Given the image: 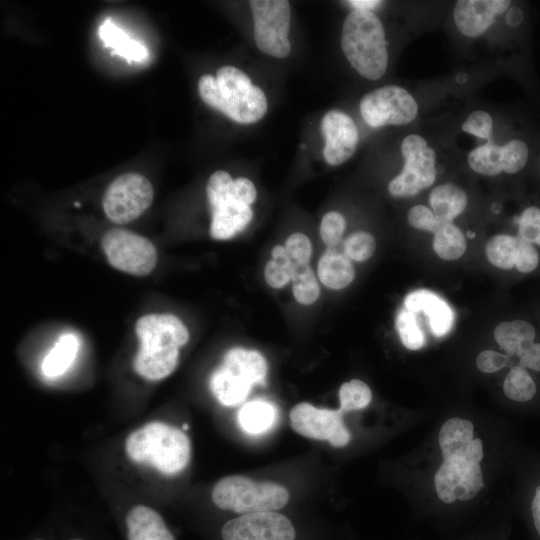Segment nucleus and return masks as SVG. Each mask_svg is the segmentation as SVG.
<instances>
[{"mask_svg":"<svg viewBox=\"0 0 540 540\" xmlns=\"http://www.w3.org/2000/svg\"><path fill=\"white\" fill-rule=\"evenodd\" d=\"M139 349L133 361L135 371L148 380L169 376L179 360V348L189 341L184 323L170 313L148 314L135 325Z\"/></svg>","mask_w":540,"mask_h":540,"instance_id":"f257e3e1","label":"nucleus"},{"mask_svg":"<svg viewBox=\"0 0 540 540\" xmlns=\"http://www.w3.org/2000/svg\"><path fill=\"white\" fill-rule=\"evenodd\" d=\"M202 100L241 124L259 121L267 111V98L263 90L252 84L240 69L223 66L216 76L202 75L198 81Z\"/></svg>","mask_w":540,"mask_h":540,"instance_id":"f03ea898","label":"nucleus"},{"mask_svg":"<svg viewBox=\"0 0 540 540\" xmlns=\"http://www.w3.org/2000/svg\"><path fill=\"white\" fill-rule=\"evenodd\" d=\"M341 48L351 66L364 78L380 79L388 66L385 30L371 11L354 9L343 22Z\"/></svg>","mask_w":540,"mask_h":540,"instance_id":"7ed1b4c3","label":"nucleus"},{"mask_svg":"<svg viewBox=\"0 0 540 540\" xmlns=\"http://www.w3.org/2000/svg\"><path fill=\"white\" fill-rule=\"evenodd\" d=\"M129 458L139 464H149L164 475H175L190 461L188 436L177 427L151 422L132 432L126 439Z\"/></svg>","mask_w":540,"mask_h":540,"instance_id":"20e7f679","label":"nucleus"},{"mask_svg":"<svg viewBox=\"0 0 540 540\" xmlns=\"http://www.w3.org/2000/svg\"><path fill=\"white\" fill-rule=\"evenodd\" d=\"M443 462L438 468L434 484L436 493L444 503L474 498L483 487L480 461L483 446L480 439L470 443L441 450Z\"/></svg>","mask_w":540,"mask_h":540,"instance_id":"39448f33","label":"nucleus"},{"mask_svg":"<svg viewBox=\"0 0 540 540\" xmlns=\"http://www.w3.org/2000/svg\"><path fill=\"white\" fill-rule=\"evenodd\" d=\"M267 372L268 363L259 351L234 347L212 373L210 388L222 405L234 406L246 399L253 386L264 382Z\"/></svg>","mask_w":540,"mask_h":540,"instance_id":"423d86ee","label":"nucleus"},{"mask_svg":"<svg viewBox=\"0 0 540 540\" xmlns=\"http://www.w3.org/2000/svg\"><path fill=\"white\" fill-rule=\"evenodd\" d=\"M212 500L220 509L243 515L279 510L287 504L289 492L278 483L254 481L246 476L232 475L215 484Z\"/></svg>","mask_w":540,"mask_h":540,"instance_id":"0eeeda50","label":"nucleus"},{"mask_svg":"<svg viewBox=\"0 0 540 540\" xmlns=\"http://www.w3.org/2000/svg\"><path fill=\"white\" fill-rule=\"evenodd\" d=\"M234 179L224 171L214 172L208 179L206 194L211 207L210 236L224 241L242 232L253 218L251 206L241 203L234 194Z\"/></svg>","mask_w":540,"mask_h":540,"instance_id":"6e6552de","label":"nucleus"},{"mask_svg":"<svg viewBox=\"0 0 540 540\" xmlns=\"http://www.w3.org/2000/svg\"><path fill=\"white\" fill-rule=\"evenodd\" d=\"M402 171L388 184L394 197H411L431 186L436 179V154L420 135L410 134L401 143Z\"/></svg>","mask_w":540,"mask_h":540,"instance_id":"1a4fd4ad","label":"nucleus"},{"mask_svg":"<svg viewBox=\"0 0 540 540\" xmlns=\"http://www.w3.org/2000/svg\"><path fill=\"white\" fill-rule=\"evenodd\" d=\"M253 36L258 49L276 58L289 55L291 8L287 0H252Z\"/></svg>","mask_w":540,"mask_h":540,"instance_id":"9d476101","label":"nucleus"},{"mask_svg":"<svg viewBox=\"0 0 540 540\" xmlns=\"http://www.w3.org/2000/svg\"><path fill=\"white\" fill-rule=\"evenodd\" d=\"M153 196V186L145 176L125 173L109 184L102 205L109 220L125 224L142 215L151 205Z\"/></svg>","mask_w":540,"mask_h":540,"instance_id":"9b49d317","label":"nucleus"},{"mask_svg":"<svg viewBox=\"0 0 540 540\" xmlns=\"http://www.w3.org/2000/svg\"><path fill=\"white\" fill-rule=\"evenodd\" d=\"M108 262L135 276L148 275L156 266L157 252L150 240L124 229L107 231L101 240Z\"/></svg>","mask_w":540,"mask_h":540,"instance_id":"f8f14e48","label":"nucleus"},{"mask_svg":"<svg viewBox=\"0 0 540 540\" xmlns=\"http://www.w3.org/2000/svg\"><path fill=\"white\" fill-rule=\"evenodd\" d=\"M359 108L365 123L373 128L406 125L418 114L414 97L397 85H386L365 94Z\"/></svg>","mask_w":540,"mask_h":540,"instance_id":"ddd939ff","label":"nucleus"},{"mask_svg":"<svg viewBox=\"0 0 540 540\" xmlns=\"http://www.w3.org/2000/svg\"><path fill=\"white\" fill-rule=\"evenodd\" d=\"M343 412L317 408L310 403L296 404L290 411L293 430L310 439L328 441L334 447H343L351 440V434L343 422Z\"/></svg>","mask_w":540,"mask_h":540,"instance_id":"4468645a","label":"nucleus"},{"mask_svg":"<svg viewBox=\"0 0 540 540\" xmlns=\"http://www.w3.org/2000/svg\"><path fill=\"white\" fill-rule=\"evenodd\" d=\"M221 537L223 540H294L295 530L286 516L265 511L229 520L222 527Z\"/></svg>","mask_w":540,"mask_h":540,"instance_id":"2eb2a0df","label":"nucleus"},{"mask_svg":"<svg viewBox=\"0 0 540 540\" xmlns=\"http://www.w3.org/2000/svg\"><path fill=\"white\" fill-rule=\"evenodd\" d=\"M321 131L325 139L323 156L331 166H337L354 154L359 133L353 119L346 113L333 109L321 120Z\"/></svg>","mask_w":540,"mask_h":540,"instance_id":"dca6fc26","label":"nucleus"},{"mask_svg":"<svg viewBox=\"0 0 540 540\" xmlns=\"http://www.w3.org/2000/svg\"><path fill=\"white\" fill-rule=\"evenodd\" d=\"M509 0H459L453 12L458 30L467 37H478L509 8Z\"/></svg>","mask_w":540,"mask_h":540,"instance_id":"f3484780","label":"nucleus"},{"mask_svg":"<svg viewBox=\"0 0 540 540\" xmlns=\"http://www.w3.org/2000/svg\"><path fill=\"white\" fill-rule=\"evenodd\" d=\"M404 307L413 313H425L430 329L436 337L446 335L453 327L455 319L453 310L434 292L425 289L411 292L405 298Z\"/></svg>","mask_w":540,"mask_h":540,"instance_id":"a211bd4d","label":"nucleus"},{"mask_svg":"<svg viewBox=\"0 0 540 540\" xmlns=\"http://www.w3.org/2000/svg\"><path fill=\"white\" fill-rule=\"evenodd\" d=\"M125 522L128 540H175L160 514L150 507H133Z\"/></svg>","mask_w":540,"mask_h":540,"instance_id":"6ab92c4d","label":"nucleus"},{"mask_svg":"<svg viewBox=\"0 0 540 540\" xmlns=\"http://www.w3.org/2000/svg\"><path fill=\"white\" fill-rule=\"evenodd\" d=\"M317 277L324 287L341 290L349 286L355 278L351 260L334 248H327L317 264Z\"/></svg>","mask_w":540,"mask_h":540,"instance_id":"aec40b11","label":"nucleus"},{"mask_svg":"<svg viewBox=\"0 0 540 540\" xmlns=\"http://www.w3.org/2000/svg\"><path fill=\"white\" fill-rule=\"evenodd\" d=\"M98 34L105 47L112 48L114 54L126 59L128 63H142L149 57L146 46L130 38L111 18H106L99 26Z\"/></svg>","mask_w":540,"mask_h":540,"instance_id":"412c9836","label":"nucleus"},{"mask_svg":"<svg viewBox=\"0 0 540 540\" xmlns=\"http://www.w3.org/2000/svg\"><path fill=\"white\" fill-rule=\"evenodd\" d=\"M494 338L507 355L520 357L534 343L535 330L523 320L502 322L495 328Z\"/></svg>","mask_w":540,"mask_h":540,"instance_id":"4be33fe9","label":"nucleus"},{"mask_svg":"<svg viewBox=\"0 0 540 540\" xmlns=\"http://www.w3.org/2000/svg\"><path fill=\"white\" fill-rule=\"evenodd\" d=\"M434 214L444 222H452L467 205L466 193L452 183L435 187L429 197Z\"/></svg>","mask_w":540,"mask_h":540,"instance_id":"5701e85b","label":"nucleus"},{"mask_svg":"<svg viewBox=\"0 0 540 540\" xmlns=\"http://www.w3.org/2000/svg\"><path fill=\"white\" fill-rule=\"evenodd\" d=\"M78 347L79 341L74 334L66 333L61 335L44 358L42 363L44 375L55 378L64 374L74 361Z\"/></svg>","mask_w":540,"mask_h":540,"instance_id":"b1692460","label":"nucleus"},{"mask_svg":"<svg viewBox=\"0 0 540 540\" xmlns=\"http://www.w3.org/2000/svg\"><path fill=\"white\" fill-rule=\"evenodd\" d=\"M275 419V408L269 402L262 400L246 403L238 413L240 426L249 434L267 431L274 424Z\"/></svg>","mask_w":540,"mask_h":540,"instance_id":"393cba45","label":"nucleus"},{"mask_svg":"<svg viewBox=\"0 0 540 540\" xmlns=\"http://www.w3.org/2000/svg\"><path fill=\"white\" fill-rule=\"evenodd\" d=\"M435 253L444 260H456L466 250V239L461 230L452 222H444L434 233Z\"/></svg>","mask_w":540,"mask_h":540,"instance_id":"a878e982","label":"nucleus"},{"mask_svg":"<svg viewBox=\"0 0 540 540\" xmlns=\"http://www.w3.org/2000/svg\"><path fill=\"white\" fill-rule=\"evenodd\" d=\"M294 265L289 259L284 245H275L271 250V259L264 267V279L273 289H282L291 283Z\"/></svg>","mask_w":540,"mask_h":540,"instance_id":"bb28decb","label":"nucleus"},{"mask_svg":"<svg viewBox=\"0 0 540 540\" xmlns=\"http://www.w3.org/2000/svg\"><path fill=\"white\" fill-rule=\"evenodd\" d=\"M292 293L297 303L310 306L320 297V282L310 264L294 266Z\"/></svg>","mask_w":540,"mask_h":540,"instance_id":"cd10ccee","label":"nucleus"},{"mask_svg":"<svg viewBox=\"0 0 540 540\" xmlns=\"http://www.w3.org/2000/svg\"><path fill=\"white\" fill-rule=\"evenodd\" d=\"M468 164L475 172L486 175L495 176L503 171L502 166V146H499L491 141L480 145L468 155Z\"/></svg>","mask_w":540,"mask_h":540,"instance_id":"c85d7f7f","label":"nucleus"},{"mask_svg":"<svg viewBox=\"0 0 540 540\" xmlns=\"http://www.w3.org/2000/svg\"><path fill=\"white\" fill-rule=\"evenodd\" d=\"M518 245L519 239L517 237L505 234L496 235L486 244V256L496 267L511 269L515 266Z\"/></svg>","mask_w":540,"mask_h":540,"instance_id":"c756f323","label":"nucleus"},{"mask_svg":"<svg viewBox=\"0 0 540 540\" xmlns=\"http://www.w3.org/2000/svg\"><path fill=\"white\" fill-rule=\"evenodd\" d=\"M503 391L511 400L527 402L536 394V384L526 369L518 365L507 374L503 383Z\"/></svg>","mask_w":540,"mask_h":540,"instance_id":"7c9ffc66","label":"nucleus"},{"mask_svg":"<svg viewBox=\"0 0 540 540\" xmlns=\"http://www.w3.org/2000/svg\"><path fill=\"white\" fill-rule=\"evenodd\" d=\"M473 440V424L469 420L451 418L441 427L438 435L440 449L468 444Z\"/></svg>","mask_w":540,"mask_h":540,"instance_id":"2f4dec72","label":"nucleus"},{"mask_svg":"<svg viewBox=\"0 0 540 540\" xmlns=\"http://www.w3.org/2000/svg\"><path fill=\"white\" fill-rule=\"evenodd\" d=\"M395 327L402 344L409 350H418L425 344V336L415 313L403 307L395 319Z\"/></svg>","mask_w":540,"mask_h":540,"instance_id":"473e14b6","label":"nucleus"},{"mask_svg":"<svg viewBox=\"0 0 540 540\" xmlns=\"http://www.w3.org/2000/svg\"><path fill=\"white\" fill-rule=\"evenodd\" d=\"M371 399L372 392L369 386L359 379L344 382L339 389L340 410L342 412L363 409L368 406Z\"/></svg>","mask_w":540,"mask_h":540,"instance_id":"72a5a7b5","label":"nucleus"},{"mask_svg":"<svg viewBox=\"0 0 540 540\" xmlns=\"http://www.w3.org/2000/svg\"><path fill=\"white\" fill-rule=\"evenodd\" d=\"M376 248L374 236L366 231H356L343 241V253L355 262L369 260Z\"/></svg>","mask_w":540,"mask_h":540,"instance_id":"f704fd0d","label":"nucleus"},{"mask_svg":"<svg viewBox=\"0 0 540 540\" xmlns=\"http://www.w3.org/2000/svg\"><path fill=\"white\" fill-rule=\"evenodd\" d=\"M529 150L527 144L520 139H512L502 146L503 171L517 173L527 163Z\"/></svg>","mask_w":540,"mask_h":540,"instance_id":"c9c22d12","label":"nucleus"},{"mask_svg":"<svg viewBox=\"0 0 540 540\" xmlns=\"http://www.w3.org/2000/svg\"><path fill=\"white\" fill-rule=\"evenodd\" d=\"M345 227L346 221L341 213L329 211L323 215L319 234L327 248H334L341 242Z\"/></svg>","mask_w":540,"mask_h":540,"instance_id":"e433bc0d","label":"nucleus"},{"mask_svg":"<svg viewBox=\"0 0 540 540\" xmlns=\"http://www.w3.org/2000/svg\"><path fill=\"white\" fill-rule=\"evenodd\" d=\"M285 250L294 266L309 264L313 246L310 238L301 232L291 234L285 241Z\"/></svg>","mask_w":540,"mask_h":540,"instance_id":"4c0bfd02","label":"nucleus"},{"mask_svg":"<svg viewBox=\"0 0 540 540\" xmlns=\"http://www.w3.org/2000/svg\"><path fill=\"white\" fill-rule=\"evenodd\" d=\"M462 130L477 138L491 141L493 131V120L489 113L483 110L471 112L462 124Z\"/></svg>","mask_w":540,"mask_h":540,"instance_id":"58836bf2","label":"nucleus"},{"mask_svg":"<svg viewBox=\"0 0 540 540\" xmlns=\"http://www.w3.org/2000/svg\"><path fill=\"white\" fill-rule=\"evenodd\" d=\"M407 220L412 227L433 233L444 223L433 211L424 205H415L410 208L407 214Z\"/></svg>","mask_w":540,"mask_h":540,"instance_id":"ea45409f","label":"nucleus"},{"mask_svg":"<svg viewBox=\"0 0 540 540\" xmlns=\"http://www.w3.org/2000/svg\"><path fill=\"white\" fill-rule=\"evenodd\" d=\"M540 232V208L530 206L526 208L520 219L518 239L527 243H535Z\"/></svg>","mask_w":540,"mask_h":540,"instance_id":"a19ab883","label":"nucleus"},{"mask_svg":"<svg viewBox=\"0 0 540 540\" xmlns=\"http://www.w3.org/2000/svg\"><path fill=\"white\" fill-rule=\"evenodd\" d=\"M538 265V253L535 248L527 242L519 240L515 267L519 272L529 273L536 269Z\"/></svg>","mask_w":540,"mask_h":540,"instance_id":"79ce46f5","label":"nucleus"},{"mask_svg":"<svg viewBox=\"0 0 540 540\" xmlns=\"http://www.w3.org/2000/svg\"><path fill=\"white\" fill-rule=\"evenodd\" d=\"M508 362V357L493 350H484L477 356L476 365L484 373L501 370Z\"/></svg>","mask_w":540,"mask_h":540,"instance_id":"37998d69","label":"nucleus"},{"mask_svg":"<svg viewBox=\"0 0 540 540\" xmlns=\"http://www.w3.org/2000/svg\"><path fill=\"white\" fill-rule=\"evenodd\" d=\"M233 189L237 199L245 205L251 206L256 200V187L248 178L238 177L234 179Z\"/></svg>","mask_w":540,"mask_h":540,"instance_id":"c03bdc74","label":"nucleus"},{"mask_svg":"<svg viewBox=\"0 0 540 540\" xmlns=\"http://www.w3.org/2000/svg\"><path fill=\"white\" fill-rule=\"evenodd\" d=\"M520 366L540 372V343H533L520 356Z\"/></svg>","mask_w":540,"mask_h":540,"instance_id":"a18cd8bd","label":"nucleus"},{"mask_svg":"<svg viewBox=\"0 0 540 540\" xmlns=\"http://www.w3.org/2000/svg\"><path fill=\"white\" fill-rule=\"evenodd\" d=\"M531 510L535 528L540 536V486L536 488L531 504Z\"/></svg>","mask_w":540,"mask_h":540,"instance_id":"49530a36","label":"nucleus"},{"mask_svg":"<svg viewBox=\"0 0 540 540\" xmlns=\"http://www.w3.org/2000/svg\"><path fill=\"white\" fill-rule=\"evenodd\" d=\"M350 6L354 7L357 10H366L371 11L372 9L378 7L382 4V1L379 0H350L347 2Z\"/></svg>","mask_w":540,"mask_h":540,"instance_id":"de8ad7c7","label":"nucleus"},{"mask_svg":"<svg viewBox=\"0 0 540 540\" xmlns=\"http://www.w3.org/2000/svg\"><path fill=\"white\" fill-rule=\"evenodd\" d=\"M523 19L522 11L517 7H512L506 15V21L510 26H518Z\"/></svg>","mask_w":540,"mask_h":540,"instance_id":"09e8293b","label":"nucleus"},{"mask_svg":"<svg viewBox=\"0 0 540 540\" xmlns=\"http://www.w3.org/2000/svg\"><path fill=\"white\" fill-rule=\"evenodd\" d=\"M535 243L540 245V232H539V234H538V236H537V238L535 240Z\"/></svg>","mask_w":540,"mask_h":540,"instance_id":"8fccbe9b","label":"nucleus"},{"mask_svg":"<svg viewBox=\"0 0 540 540\" xmlns=\"http://www.w3.org/2000/svg\"><path fill=\"white\" fill-rule=\"evenodd\" d=\"M182 429H183V430H187V429H188V425H187V424H184V425L182 426Z\"/></svg>","mask_w":540,"mask_h":540,"instance_id":"3c124183","label":"nucleus"},{"mask_svg":"<svg viewBox=\"0 0 540 540\" xmlns=\"http://www.w3.org/2000/svg\"><path fill=\"white\" fill-rule=\"evenodd\" d=\"M36 540H41V539H36ZM71 540H83V539L75 538V539H71Z\"/></svg>","mask_w":540,"mask_h":540,"instance_id":"603ef678","label":"nucleus"}]
</instances>
